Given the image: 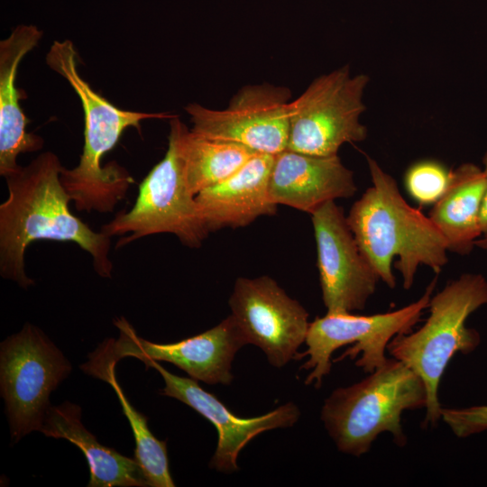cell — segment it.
Listing matches in <instances>:
<instances>
[{
    "label": "cell",
    "mask_w": 487,
    "mask_h": 487,
    "mask_svg": "<svg viewBox=\"0 0 487 487\" xmlns=\"http://www.w3.org/2000/svg\"><path fill=\"white\" fill-rule=\"evenodd\" d=\"M229 306L247 344L261 348L272 366L295 359L306 341L309 315L272 278H238Z\"/></svg>",
    "instance_id": "7c38bea8"
},
{
    "label": "cell",
    "mask_w": 487,
    "mask_h": 487,
    "mask_svg": "<svg viewBox=\"0 0 487 487\" xmlns=\"http://www.w3.org/2000/svg\"><path fill=\"white\" fill-rule=\"evenodd\" d=\"M273 160L274 155L256 153L232 176L196 196L209 233L245 226L277 213L269 191Z\"/></svg>",
    "instance_id": "2e32d148"
},
{
    "label": "cell",
    "mask_w": 487,
    "mask_h": 487,
    "mask_svg": "<svg viewBox=\"0 0 487 487\" xmlns=\"http://www.w3.org/2000/svg\"><path fill=\"white\" fill-rule=\"evenodd\" d=\"M64 167L45 152L5 178L7 199L0 205V274L27 289L33 280L25 272L24 254L36 240L73 242L93 258L96 272L111 278V240L73 215L71 201L60 181Z\"/></svg>",
    "instance_id": "6da1fadb"
},
{
    "label": "cell",
    "mask_w": 487,
    "mask_h": 487,
    "mask_svg": "<svg viewBox=\"0 0 487 487\" xmlns=\"http://www.w3.org/2000/svg\"><path fill=\"white\" fill-rule=\"evenodd\" d=\"M483 163V173L486 180V188L483 196L481 215H480V225L482 230V237H487V150L482 157ZM481 238V237H480Z\"/></svg>",
    "instance_id": "cb8c5ba5"
},
{
    "label": "cell",
    "mask_w": 487,
    "mask_h": 487,
    "mask_svg": "<svg viewBox=\"0 0 487 487\" xmlns=\"http://www.w3.org/2000/svg\"><path fill=\"white\" fill-rule=\"evenodd\" d=\"M114 324L119 330L118 338L104 340L88 354V361L80 365L82 371L116 365L123 358L133 357L142 363L168 362L196 381L228 385L233 381V360L238 350L248 345L231 315L199 335L170 344L143 339L123 317L115 319Z\"/></svg>",
    "instance_id": "30bf717a"
},
{
    "label": "cell",
    "mask_w": 487,
    "mask_h": 487,
    "mask_svg": "<svg viewBox=\"0 0 487 487\" xmlns=\"http://www.w3.org/2000/svg\"><path fill=\"white\" fill-rule=\"evenodd\" d=\"M47 65L62 76L78 95L84 112V146L78 166L63 168L60 181L78 211L112 212L126 196L133 179L113 161L102 166V158L129 127L141 132L147 119H171L166 112L123 110L92 89L78 74L77 52L71 41H55L46 55Z\"/></svg>",
    "instance_id": "3957f363"
},
{
    "label": "cell",
    "mask_w": 487,
    "mask_h": 487,
    "mask_svg": "<svg viewBox=\"0 0 487 487\" xmlns=\"http://www.w3.org/2000/svg\"><path fill=\"white\" fill-rule=\"evenodd\" d=\"M42 32L32 24L17 25L0 41V174L6 178L20 169V153L41 149V136L26 131L27 117L15 86L18 67L23 58L37 46Z\"/></svg>",
    "instance_id": "e0dca14e"
},
{
    "label": "cell",
    "mask_w": 487,
    "mask_h": 487,
    "mask_svg": "<svg viewBox=\"0 0 487 487\" xmlns=\"http://www.w3.org/2000/svg\"><path fill=\"white\" fill-rule=\"evenodd\" d=\"M71 364L37 326L23 329L0 345V387L13 442L41 431L50 394L70 373Z\"/></svg>",
    "instance_id": "9c48e42d"
},
{
    "label": "cell",
    "mask_w": 487,
    "mask_h": 487,
    "mask_svg": "<svg viewBox=\"0 0 487 487\" xmlns=\"http://www.w3.org/2000/svg\"><path fill=\"white\" fill-rule=\"evenodd\" d=\"M310 215L327 312L363 310L381 280L362 253L347 217L334 200Z\"/></svg>",
    "instance_id": "4fadbf2b"
},
{
    "label": "cell",
    "mask_w": 487,
    "mask_h": 487,
    "mask_svg": "<svg viewBox=\"0 0 487 487\" xmlns=\"http://www.w3.org/2000/svg\"><path fill=\"white\" fill-rule=\"evenodd\" d=\"M427 403L419 375L402 362L388 358L363 380L335 389L324 401L321 420L339 451L361 456L383 432L404 446L403 411L426 408Z\"/></svg>",
    "instance_id": "277c9868"
},
{
    "label": "cell",
    "mask_w": 487,
    "mask_h": 487,
    "mask_svg": "<svg viewBox=\"0 0 487 487\" xmlns=\"http://www.w3.org/2000/svg\"><path fill=\"white\" fill-rule=\"evenodd\" d=\"M364 74L351 76L348 66L315 78L289 104L287 150L314 156L337 155L346 142H362L367 128L360 122L365 110Z\"/></svg>",
    "instance_id": "ba28073f"
},
{
    "label": "cell",
    "mask_w": 487,
    "mask_h": 487,
    "mask_svg": "<svg viewBox=\"0 0 487 487\" xmlns=\"http://www.w3.org/2000/svg\"><path fill=\"white\" fill-rule=\"evenodd\" d=\"M372 187L355 201L346 216L358 246L388 287H395L391 264L409 289L420 265L439 273L447 263V244L428 216L409 206L395 179L366 156Z\"/></svg>",
    "instance_id": "7a4b0ae2"
},
{
    "label": "cell",
    "mask_w": 487,
    "mask_h": 487,
    "mask_svg": "<svg viewBox=\"0 0 487 487\" xmlns=\"http://www.w3.org/2000/svg\"><path fill=\"white\" fill-rule=\"evenodd\" d=\"M290 91L268 83L241 88L224 109L188 104L192 131L231 142L257 152L276 155L287 149Z\"/></svg>",
    "instance_id": "8fae6325"
},
{
    "label": "cell",
    "mask_w": 487,
    "mask_h": 487,
    "mask_svg": "<svg viewBox=\"0 0 487 487\" xmlns=\"http://www.w3.org/2000/svg\"><path fill=\"white\" fill-rule=\"evenodd\" d=\"M487 305V280L464 273L432 295L429 316L415 332L394 336L387 346L392 356L423 380L427 392L425 426L441 418L438 389L449 362L456 353L468 354L481 343L480 334L465 326L468 317Z\"/></svg>",
    "instance_id": "5b68a950"
},
{
    "label": "cell",
    "mask_w": 487,
    "mask_h": 487,
    "mask_svg": "<svg viewBox=\"0 0 487 487\" xmlns=\"http://www.w3.org/2000/svg\"><path fill=\"white\" fill-rule=\"evenodd\" d=\"M354 173L338 155L314 156L284 150L274 155L269 191L277 205L312 214L325 203L356 192Z\"/></svg>",
    "instance_id": "9a60e30c"
},
{
    "label": "cell",
    "mask_w": 487,
    "mask_h": 487,
    "mask_svg": "<svg viewBox=\"0 0 487 487\" xmlns=\"http://www.w3.org/2000/svg\"><path fill=\"white\" fill-rule=\"evenodd\" d=\"M179 149L185 179L194 196L232 176L257 153L238 143L197 133L182 122Z\"/></svg>",
    "instance_id": "ffe728a7"
},
{
    "label": "cell",
    "mask_w": 487,
    "mask_h": 487,
    "mask_svg": "<svg viewBox=\"0 0 487 487\" xmlns=\"http://www.w3.org/2000/svg\"><path fill=\"white\" fill-rule=\"evenodd\" d=\"M485 188L479 166L467 162L452 170L446 190L428 216L443 234L448 251L468 254L482 237L480 215Z\"/></svg>",
    "instance_id": "d6986e66"
},
{
    "label": "cell",
    "mask_w": 487,
    "mask_h": 487,
    "mask_svg": "<svg viewBox=\"0 0 487 487\" xmlns=\"http://www.w3.org/2000/svg\"><path fill=\"white\" fill-rule=\"evenodd\" d=\"M46 436L63 438L84 454L90 473L88 487H145L149 482L135 458L101 445L81 422L78 405L65 401L51 406L41 429Z\"/></svg>",
    "instance_id": "ac0fdd59"
},
{
    "label": "cell",
    "mask_w": 487,
    "mask_h": 487,
    "mask_svg": "<svg viewBox=\"0 0 487 487\" xmlns=\"http://www.w3.org/2000/svg\"><path fill=\"white\" fill-rule=\"evenodd\" d=\"M143 363L146 368L157 370L164 380L165 387L160 391L161 395L185 403L216 427L218 441L210 466L216 471H237L238 455L253 437L267 430L292 427L299 418L300 411L292 402L259 417H237L215 395L203 390L196 380L177 376L154 360H146Z\"/></svg>",
    "instance_id": "5bb4252c"
},
{
    "label": "cell",
    "mask_w": 487,
    "mask_h": 487,
    "mask_svg": "<svg viewBox=\"0 0 487 487\" xmlns=\"http://www.w3.org/2000/svg\"><path fill=\"white\" fill-rule=\"evenodd\" d=\"M441 418L458 437L487 430V405L464 409H441Z\"/></svg>",
    "instance_id": "603a6c76"
},
{
    "label": "cell",
    "mask_w": 487,
    "mask_h": 487,
    "mask_svg": "<svg viewBox=\"0 0 487 487\" xmlns=\"http://www.w3.org/2000/svg\"><path fill=\"white\" fill-rule=\"evenodd\" d=\"M436 284L435 278L417 301L391 312L370 316L326 312L310 322L305 341L308 349L295 357V360L308 357L300 367L310 370L305 383L320 388L323 379L330 373L331 355L349 344L354 346L334 362L345 357L354 360L361 355L355 364L364 372L371 373L381 367L388 360L385 351L390 341L400 334L412 331L423 310L428 308Z\"/></svg>",
    "instance_id": "52a82bcc"
},
{
    "label": "cell",
    "mask_w": 487,
    "mask_h": 487,
    "mask_svg": "<svg viewBox=\"0 0 487 487\" xmlns=\"http://www.w3.org/2000/svg\"><path fill=\"white\" fill-rule=\"evenodd\" d=\"M475 246L487 251V237L479 238L475 243Z\"/></svg>",
    "instance_id": "d4e9b609"
},
{
    "label": "cell",
    "mask_w": 487,
    "mask_h": 487,
    "mask_svg": "<svg viewBox=\"0 0 487 487\" xmlns=\"http://www.w3.org/2000/svg\"><path fill=\"white\" fill-rule=\"evenodd\" d=\"M85 373L105 381L115 392L135 440L134 458L142 466L149 486H175L169 467L167 441L159 440L153 436L147 417L129 402L116 379L115 365L89 369Z\"/></svg>",
    "instance_id": "44dd1931"
},
{
    "label": "cell",
    "mask_w": 487,
    "mask_h": 487,
    "mask_svg": "<svg viewBox=\"0 0 487 487\" xmlns=\"http://www.w3.org/2000/svg\"><path fill=\"white\" fill-rule=\"evenodd\" d=\"M178 116L170 119L168 149L139 185L136 201L129 211L117 214L101 232L124 236L116 248L144 236L169 233L191 248H198L209 234L196 196L188 189L179 149Z\"/></svg>",
    "instance_id": "8992f818"
},
{
    "label": "cell",
    "mask_w": 487,
    "mask_h": 487,
    "mask_svg": "<svg viewBox=\"0 0 487 487\" xmlns=\"http://www.w3.org/2000/svg\"><path fill=\"white\" fill-rule=\"evenodd\" d=\"M452 170L443 163L425 160L412 164L405 173L409 196L422 205L435 204L446 190Z\"/></svg>",
    "instance_id": "7402d4cb"
}]
</instances>
